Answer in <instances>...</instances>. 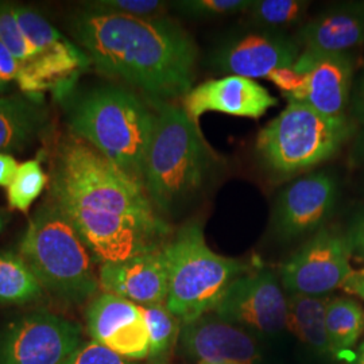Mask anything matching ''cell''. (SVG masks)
Returning <instances> with one entry per match:
<instances>
[{"label":"cell","mask_w":364,"mask_h":364,"mask_svg":"<svg viewBox=\"0 0 364 364\" xmlns=\"http://www.w3.org/2000/svg\"><path fill=\"white\" fill-rule=\"evenodd\" d=\"M50 197L102 264L156 251L169 242L171 228L144 183L72 134L57 144Z\"/></svg>","instance_id":"obj_1"},{"label":"cell","mask_w":364,"mask_h":364,"mask_svg":"<svg viewBox=\"0 0 364 364\" xmlns=\"http://www.w3.org/2000/svg\"><path fill=\"white\" fill-rule=\"evenodd\" d=\"M68 30L105 77L122 80L153 103L183 97L193 88L197 46L169 16L132 18L82 7Z\"/></svg>","instance_id":"obj_2"},{"label":"cell","mask_w":364,"mask_h":364,"mask_svg":"<svg viewBox=\"0 0 364 364\" xmlns=\"http://www.w3.org/2000/svg\"><path fill=\"white\" fill-rule=\"evenodd\" d=\"M69 132L144 183V162L156 126V112L120 85H75L55 96Z\"/></svg>","instance_id":"obj_3"},{"label":"cell","mask_w":364,"mask_h":364,"mask_svg":"<svg viewBox=\"0 0 364 364\" xmlns=\"http://www.w3.org/2000/svg\"><path fill=\"white\" fill-rule=\"evenodd\" d=\"M156 126L147 150L144 186L159 213L174 215L203 189L212 156L197 123L182 107L154 102Z\"/></svg>","instance_id":"obj_4"},{"label":"cell","mask_w":364,"mask_h":364,"mask_svg":"<svg viewBox=\"0 0 364 364\" xmlns=\"http://www.w3.org/2000/svg\"><path fill=\"white\" fill-rule=\"evenodd\" d=\"M19 255L42 287L69 305H82L100 289L91 251L53 200L42 204L28 220Z\"/></svg>","instance_id":"obj_5"},{"label":"cell","mask_w":364,"mask_h":364,"mask_svg":"<svg viewBox=\"0 0 364 364\" xmlns=\"http://www.w3.org/2000/svg\"><path fill=\"white\" fill-rule=\"evenodd\" d=\"M165 251L169 262L166 308L181 323L213 312L235 279L252 270L247 262L223 257L209 247L198 223L180 228Z\"/></svg>","instance_id":"obj_6"},{"label":"cell","mask_w":364,"mask_h":364,"mask_svg":"<svg viewBox=\"0 0 364 364\" xmlns=\"http://www.w3.org/2000/svg\"><path fill=\"white\" fill-rule=\"evenodd\" d=\"M353 132L348 117H326L309 105L287 102L285 109L259 131L255 150L266 169L291 176L332 158Z\"/></svg>","instance_id":"obj_7"},{"label":"cell","mask_w":364,"mask_h":364,"mask_svg":"<svg viewBox=\"0 0 364 364\" xmlns=\"http://www.w3.org/2000/svg\"><path fill=\"white\" fill-rule=\"evenodd\" d=\"M82 344V328L38 309L16 316L0 329V364H64Z\"/></svg>","instance_id":"obj_8"},{"label":"cell","mask_w":364,"mask_h":364,"mask_svg":"<svg viewBox=\"0 0 364 364\" xmlns=\"http://www.w3.org/2000/svg\"><path fill=\"white\" fill-rule=\"evenodd\" d=\"M19 27L36 57L27 63L25 73L39 92H55L77 82L92 66L88 55L37 10L14 3Z\"/></svg>","instance_id":"obj_9"},{"label":"cell","mask_w":364,"mask_h":364,"mask_svg":"<svg viewBox=\"0 0 364 364\" xmlns=\"http://www.w3.org/2000/svg\"><path fill=\"white\" fill-rule=\"evenodd\" d=\"M346 235L320 228L281 267V284L289 294L326 297L343 287L355 270Z\"/></svg>","instance_id":"obj_10"},{"label":"cell","mask_w":364,"mask_h":364,"mask_svg":"<svg viewBox=\"0 0 364 364\" xmlns=\"http://www.w3.org/2000/svg\"><path fill=\"white\" fill-rule=\"evenodd\" d=\"M212 313L255 338L287 329V297L272 270L248 272L235 279Z\"/></svg>","instance_id":"obj_11"},{"label":"cell","mask_w":364,"mask_h":364,"mask_svg":"<svg viewBox=\"0 0 364 364\" xmlns=\"http://www.w3.org/2000/svg\"><path fill=\"white\" fill-rule=\"evenodd\" d=\"M301 45L279 30L263 28L228 39L212 55L216 72L225 76L267 78L275 70L293 68Z\"/></svg>","instance_id":"obj_12"},{"label":"cell","mask_w":364,"mask_h":364,"mask_svg":"<svg viewBox=\"0 0 364 364\" xmlns=\"http://www.w3.org/2000/svg\"><path fill=\"white\" fill-rule=\"evenodd\" d=\"M293 70L304 76V85L287 102L309 105L326 117H347L355 78L353 60L348 53L304 50Z\"/></svg>","instance_id":"obj_13"},{"label":"cell","mask_w":364,"mask_h":364,"mask_svg":"<svg viewBox=\"0 0 364 364\" xmlns=\"http://www.w3.org/2000/svg\"><path fill=\"white\" fill-rule=\"evenodd\" d=\"M87 328L93 341L130 359L149 358L150 336L141 305L111 293H100L87 308Z\"/></svg>","instance_id":"obj_14"},{"label":"cell","mask_w":364,"mask_h":364,"mask_svg":"<svg viewBox=\"0 0 364 364\" xmlns=\"http://www.w3.org/2000/svg\"><path fill=\"white\" fill-rule=\"evenodd\" d=\"M177 344L197 363L255 364L262 356L258 338L215 313L182 323Z\"/></svg>","instance_id":"obj_15"},{"label":"cell","mask_w":364,"mask_h":364,"mask_svg":"<svg viewBox=\"0 0 364 364\" xmlns=\"http://www.w3.org/2000/svg\"><path fill=\"white\" fill-rule=\"evenodd\" d=\"M338 201L336 180L326 171L313 173L290 183L274 208L275 232L296 239L316 231L332 215Z\"/></svg>","instance_id":"obj_16"},{"label":"cell","mask_w":364,"mask_h":364,"mask_svg":"<svg viewBox=\"0 0 364 364\" xmlns=\"http://www.w3.org/2000/svg\"><path fill=\"white\" fill-rule=\"evenodd\" d=\"M278 100L259 82L240 76L208 80L182 97V108L195 123L207 112L259 119Z\"/></svg>","instance_id":"obj_17"},{"label":"cell","mask_w":364,"mask_h":364,"mask_svg":"<svg viewBox=\"0 0 364 364\" xmlns=\"http://www.w3.org/2000/svg\"><path fill=\"white\" fill-rule=\"evenodd\" d=\"M99 285L105 293L129 299L141 306L166 304L169 262L165 246L130 259L102 264Z\"/></svg>","instance_id":"obj_18"},{"label":"cell","mask_w":364,"mask_h":364,"mask_svg":"<svg viewBox=\"0 0 364 364\" xmlns=\"http://www.w3.org/2000/svg\"><path fill=\"white\" fill-rule=\"evenodd\" d=\"M50 111L43 95L11 93L0 97V153L23 151L46 134Z\"/></svg>","instance_id":"obj_19"},{"label":"cell","mask_w":364,"mask_h":364,"mask_svg":"<svg viewBox=\"0 0 364 364\" xmlns=\"http://www.w3.org/2000/svg\"><path fill=\"white\" fill-rule=\"evenodd\" d=\"M297 41L304 50L347 53L364 45V13L350 3L340 6L301 27Z\"/></svg>","instance_id":"obj_20"},{"label":"cell","mask_w":364,"mask_h":364,"mask_svg":"<svg viewBox=\"0 0 364 364\" xmlns=\"http://www.w3.org/2000/svg\"><path fill=\"white\" fill-rule=\"evenodd\" d=\"M328 301V296H287V329L321 358H333L326 332Z\"/></svg>","instance_id":"obj_21"},{"label":"cell","mask_w":364,"mask_h":364,"mask_svg":"<svg viewBox=\"0 0 364 364\" xmlns=\"http://www.w3.org/2000/svg\"><path fill=\"white\" fill-rule=\"evenodd\" d=\"M326 332L333 358H350L364 333L363 306L350 297L329 299L326 305Z\"/></svg>","instance_id":"obj_22"},{"label":"cell","mask_w":364,"mask_h":364,"mask_svg":"<svg viewBox=\"0 0 364 364\" xmlns=\"http://www.w3.org/2000/svg\"><path fill=\"white\" fill-rule=\"evenodd\" d=\"M43 290L19 254L0 251V305H25L38 301Z\"/></svg>","instance_id":"obj_23"},{"label":"cell","mask_w":364,"mask_h":364,"mask_svg":"<svg viewBox=\"0 0 364 364\" xmlns=\"http://www.w3.org/2000/svg\"><path fill=\"white\" fill-rule=\"evenodd\" d=\"M150 336L149 360L151 364H166L178 341L181 320L166 308V304L142 306Z\"/></svg>","instance_id":"obj_24"},{"label":"cell","mask_w":364,"mask_h":364,"mask_svg":"<svg viewBox=\"0 0 364 364\" xmlns=\"http://www.w3.org/2000/svg\"><path fill=\"white\" fill-rule=\"evenodd\" d=\"M48 181L49 177L42 168L39 158L21 164L14 181L7 188L10 208L27 212L33 203L42 195Z\"/></svg>","instance_id":"obj_25"},{"label":"cell","mask_w":364,"mask_h":364,"mask_svg":"<svg viewBox=\"0 0 364 364\" xmlns=\"http://www.w3.org/2000/svg\"><path fill=\"white\" fill-rule=\"evenodd\" d=\"M302 0H257L248 7L251 19L259 26L278 30L301 22L309 9Z\"/></svg>","instance_id":"obj_26"},{"label":"cell","mask_w":364,"mask_h":364,"mask_svg":"<svg viewBox=\"0 0 364 364\" xmlns=\"http://www.w3.org/2000/svg\"><path fill=\"white\" fill-rule=\"evenodd\" d=\"M0 43L13 54L19 66L33 61L34 49L28 45L16 21L14 3L0 1Z\"/></svg>","instance_id":"obj_27"},{"label":"cell","mask_w":364,"mask_h":364,"mask_svg":"<svg viewBox=\"0 0 364 364\" xmlns=\"http://www.w3.org/2000/svg\"><path fill=\"white\" fill-rule=\"evenodd\" d=\"M251 3V0H181L170 3V7L188 18L212 19L247 11Z\"/></svg>","instance_id":"obj_28"},{"label":"cell","mask_w":364,"mask_h":364,"mask_svg":"<svg viewBox=\"0 0 364 364\" xmlns=\"http://www.w3.org/2000/svg\"><path fill=\"white\" fill-rule=\"evenodd\" d=\"M82 4V7L132 18H162L166 16L165 14L170 7L161 0H97Z\"/></svg>","instance_id":"obj_29"},{"label":"cell","mask_w":364,"mask_h":364,"mask_svg":"<svg viewBox=\"0 0 364 364\" xmlns=\"http://www.w3.org/2000/svg\"><path fill=\"white\" fill-rule=\"evenodd\" d=\"M64 364H139L117 352L108 350L96 341H82Z\"/></svg>","instance_id":"obj_30"},{"label":"cell","mask_w":364,"mask_h":364,"mask_svg":"<svg viewBox=\"0 0 364 364\" xmlns=\"http://www.w3.org/2000/svg\"><path fill=\"white\" fill-rule=\"evenodd\" d=\"M353 259L364 262V208L359 209L352 218L344 232Z\"/></svg>","instance_id":"obj_31"},{"label":"cell","mask_w":364,"mask_h":364,"mask_svg":"<svg viewBox=\"0 0 364 364\" xmlns=\"http://www.w3.org/2000/svg\"><path fill=\"white\" fill-rule=\"evenodd\" d=\"M19 75V64L11 53L0 43V97L9 95L16 85Z\"/></svg>","instance_id":"obj_32"},{"label":"cell","mask_w":364,"mask_h":364,"mask_svg":"<svg viewBox=\"0 0 364 364\" xmlns=\"http://www.w3.org/2000/svg\"><path fill=\"white\" fill-rule=\"evenodd\" d=\"M350 109L355 122L364 127V65L360 68L359 75L353 78Z\"/></svg>","instance_id":"obj_33"},{"label":"cell","mask_w":364,"mask_h":364,"mask_svg":"<svg viewBox=\"0 0 364 364\" xmlns=\"http://www.w3.org/2000/svg\"><path fill=\"white\" fill-rule=\"evenodd\" d=\"M19 164L15 156L7 153H0V186L9 188L14 181Z\"/></svg>","instance_id":"obj_34"},{"label":"cell","mask_w":364,"mask_h":364,"mask_svg":"<svg viewBox=\"0 0 364 364\" xmlns=\"http://www.w3.org/2000/svg\"><path fill=\"white\" fill-rule=\"evenodd\" d=\"M351 159L356 166H364V127L355 136L352 144Z\"/></svg>","instance_id":"obj_35"},{"label":"cell","mask_w":364,"mask_h":364,"mask_svg":"<svg viewBox=\"0 0 364 364\" xmlns=\"http://www.w3.org/2000/svg\"><path fill=\"white\" fill-rule=\"evenodd\" d=\"M343 287L348 293H351L353 296H356V297H359V299L364 301V273L355 272Z\"/></svg>","instance_id":"obj_36"},{"label":"cell","mask_w":364,"mask_h":364,"mask_svg":"<svg viewBox=\"0 0 364 364\" xmlns=\"http://www.w3.org/2000/svg\"><path fill=\"white\" fill-rule=\"evenodd\" d=\"M351 364H364V341L359 346L356 353L352 356Z\"/></svg>","instance_id":"obj_37"},{"label":"cell","mask_w":364,"mask_h":364,"mask_svg":"<svg viewBox=\"0 0 364 364\" xmlns=\"http://www.w3.org/2000/svg\"><path fill=\"white\" fill-rule=\"evenodd\" d=\"M7 221H9V213L4 212L3 209H0V232H1L3 228L6 227Z\"/></svg>","instance_id":"obj_38"},{"label":"cell","mask_w":364,"mask_h":364,"mask_svg":"<svg viewBox=\"0 0 364 364\" xmlns=\"http://www.w3.org/2000/svg\"><path fill=\"white\" fill-rule=\"evenodd\" d=\"M350 4H351L353 9H356V10L364 13V1H352Z\"/></svg>","instance_id":"obj_39"},{"label":"cell","mask_w":364,"mask_h":364,"mask_svg":"<svg viewBox=\"0 0 364 364\" xmlns=\"http://www.w3.org/2000/svg\"><path fill=\"white\" fill-rule=\"evenodd\" d=\"M197 364H237V363H197Z\"/></svg>","instance_id":"obj_40"}]
</instances>
